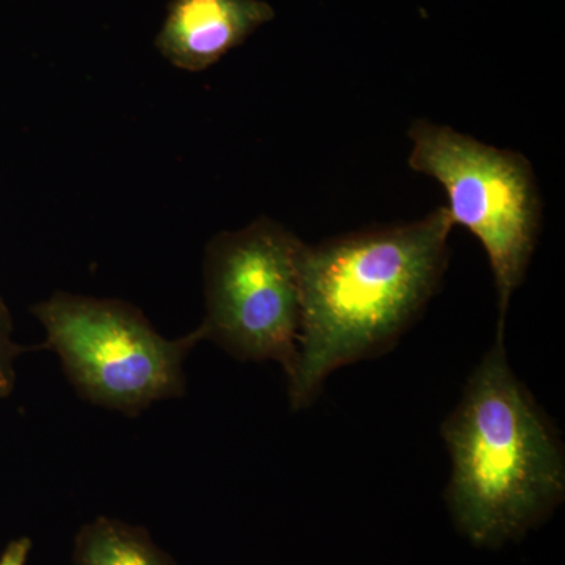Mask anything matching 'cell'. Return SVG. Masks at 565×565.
Instances as JSON below:
<instances>
[{
	"label": "cell",
	"mask_w": 565,
	"mask_h": 565,
	"mask_svg": "<svg viewBox=\"0 0 565 565\" xmlns=\"http://www.w3.org/2000/svg\"><path fill=\"white\" fill-rule=\"evenodd\" d=\"M452 226L438 207L422 221L303 243L292 411L310 407L334 371L390 351L407 332L444 280Z\"/></svg>",
	"instance_id": "6da1fadb"
},
{
	"label": "cell",
	"mask_w": 565,
	"mask_h": 565,
	"mask_svg": "<svg viewBox=\"0 0 565 565\" xmlns=\"http://www.w3.org/2000/svg\"><path fill=\"white\" fill-rule=\"evenodd\" d=\"M441 437L452 463L446 503L475 545L520 537L564 500L563 440L509 364L504 333L475 367Z\"/></svg>",
	"instance_id": "7a4b0ae2"
},
{
	"label": "cell",
	"mask_w": 565,
	"mask_h": 565,
	"mask_svg": "<svg viewBox=\"0 0 565 565\" xmlns=\"http://www.w3.org/2000/svg\"><path fill=\"white\" fill-rule=\"evenodd\" d=\"M32 311L87 403L136 416L184 396V360L202 343L196 329L169 340L131 303L68 292H55Z\"/></svg>",
	"instance_id": "3957f363"
},
{
	"label": "cell",
	"mask_w": 565,
	"mask_h": 565,
	"mask_svg": "<svg viewBox=\"0 0 565 565\" xmlns=\"http://www.w3.org/2000/svg\"><path fill=\"white\" fill-rule=\"evenodd\" d=\"M408 137V167L445 189L452 223L473 234L489 256L500 310L497 333H504L509 305L525 280L541 232L533 166L520 152L429 120H416Z\"/></svg>",
	"instance_id": "277c9868"
},
{
	"label": "cell",
	"mask_w": 565,
	"mask_h": 565,
	"mask_svg": "<svg viewBox=\"0 0 565 565\" xmlns=\"http://www.w3.org/2000/svg\"><path fill=\"white\" fill-rule=\"evenodd\" d=\"M303 243L274 218L215 234L204 252L206 315L196 327L241 362H275L292 374L302 326Z\"/></svg>",
	"instance_id": "5b68a950"
},
{
	"label": "cell",
	"mask_w": 565,
	"mask_h": 565,
	"mask_svg": "<svg viewBox=\"0 0 565 565\" xmlns=\"http://www.w3.org/2000/svg\"><path fill=\"white\" fill-rule=\"evenodd\" d=\"M274 18L264 0H172L156 47L177 68L200 73Z\"/></svg>",
	"instance_id": "8992f818"
},
{
	"label": "cell",
	"mask_w": 565,
	"mask_h": 565,
	"mask_svg": "<svg viewBox=\"0 0 565 565\" xmlns=\"http://www.w3.org/2000/svg\"><path fill=\"white\" fill-rule=\"evenodd\" d=\"M74 565H177L145 527L98 516L74 541Z\"/></svg>",
	"instance_id": "52a82bcc"
},
{
	"label": "cell",
	"mask_w": 565,
	"mask_h": 565,
	"mask_svg": "<svg viewBox=\"0 0 565 565\" xmlns=\"http://www.w3.org/2000/svg\"><path fill=\"white\" fill-rule=\"evenodd\" d=\"M22 348L13 340V321L9 307L0 297V397L10 396L14 390L17 381L18 356L21 355Z\"/></svg>",
	"instance_id": "ba28073f"
},
{
	"label": "cell",
	"mask_w": 565,
	"mask_h": 565,
	"mask_svg": "<svg viewBox=\"0 0 565 565\" xmlns=\"http://www.w3.org/2000/svg\"><path fill=\"white\" fill-rule=\"evenodd\" d=\"M32 550V541L29 537L17 539L10 542L0 556V565H25L29 553Z\"/></svg>",
	"instance_id": "9c48e42d"
}]
</instances>
